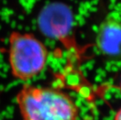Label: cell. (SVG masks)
I'll use <instances>...</instances> for the list:
<instances>
[{"label":"cell","mask_w":121,"mask_h":120,"mask_svg":"<svg viewBox=\"0 0 121 120\" xmlns=\"http://www.w3.org/2000/svg\"><path fill=\"white\" fill-rule=\"evenodd\" d=\"M15 101L22 120H78L79 108L60 89L25 83Z\"/></svg>","instance_id":"1"},{"label":"cell","mask_w":121,"mask_h":120,"mask_svg":"<svg viewBox=\"0 0 121 120\" xmlns=\"http://www.w3.org/2000/svg\"><path fill=\"white\" fill-rule=\"evenodd\" d=\"M49 51L34 34L13 30L8 38V62L11 74L22 82H28L44 70Z\"/></svg>","instance_id":"2"},{"label":"cell","mask_w":121,"mask_h":120,"mask_svg":"<svg viewBox=\"0 0 121 120\" xmlns=\"http://www.w3.org/2000/svg\"><path fill=\"white\" fill-rule=\"evenodd\" d=\"M72 23L70 9L60 2H54L43 7L38 17V25L42 33L60 41L68 38Z\"/></svg>","instance_id":"3"},{"label":"cell","mask_w":121,"mask_h":120,"mask_svg":"<svg viewBox=\"0 0 121 120\" xmlns=\"http://www.w3.org/2000/svg\"><path fill=\"white\" fill-rule=\"evenodd\" d=\"M96 44L101 53L109 57L121 55V19L107 17L99 28Z\"/></svg>","instance_id":"4"},{"label":"cell","mask_w":121,"mask_h":120,"mask_svg":"<svg viewBox=\"0 0 121 120\" xmlns=\"http://www.w3.org/2000/svg\"><path fill=\"white\" fill-rule=\"evenodd\" d=\"M114 120H121V108L116 112L114 117Z\"/></svg>","instance_id":"5"},{"label":"cell","mask_w":121,"mask_h":120,"mask_svg":"<svg viewBox=\"0 0 121 120\" xmlns=\"http://www.w3.org/2000/svg\"><path fill=\"white\" fill-rule=\"evenodd\" d=\"M121 91V80H120V88H119Z\"/></svg>","instance_id":"6"}]
</instances>
